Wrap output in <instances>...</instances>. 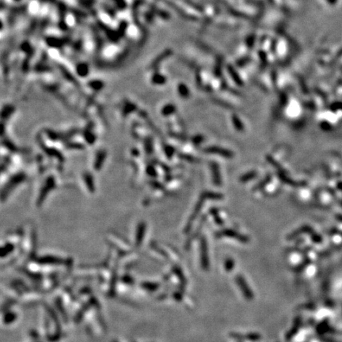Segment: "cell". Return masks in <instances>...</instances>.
<instances>
[{"mask_svg":"<svg viewBox=\"0 0 342 342\" xmlns=\"http://www.w3.org/2000/svg\"><path fill=\"white\" fill-rule=\"evenodd\" d=\"M204 153L207 154H219L221 156H223L225 158H232L234 156V154L231 151H230L228 150L223 149L221 147H207L204 149Z\"/></svg>","mask_w":342,"mask_h":342,"instance_id":"6da1fadb","label":"cell"},{"mask_svg":"<svg viewBox=\"0 0 342 342\" xmlns=\"http://www.w3.org/2000/svg\"><path fill=\"white\" fill-rule=\"evenodd\" d=\"M212 170V177H213V181L215 186H219L221 185V178H220V173H219V169L218 164L215 162H212L211 164Z\"/></svg>","mask_w":342,"mask_h":342,"instance_id":"7a4b0ae2","label":"cell"},{"mask_svg":"<svg viewBox=\"0 0 342 342\" xmlns=\"http://www.w3.org/2000/svg\"><path fill=\"white\" fill-rule=\"evenodd\" d=\"M220 234H225V235H227V236H232V237H235V238H239V239H241V240L246 239V238H244V237L241 236V235H239V234H237L236 232L233 231H231V230H224V231H223L220 232Z\"/></svg>","mask_w":342,"mask_h":342,"instance_id":"3957f363","label":"cell"},{"mask_svg":"<svg viewBox=\"0 0 342 342\" xmlns=\"http://www.w3.org/2000/svg\"><path fill=\"white\" fill-rule=\"evenodd\" d=\"M256 176H257V173H256V172H254V171H253V172H250L248 174H245L244 176L242 177L241 178H240V181H241V182H246V181H250L251 179L254 178Z\"/></svg>","mask_w":342,"mask_h":342,"instance_id":"277c9868","label":"cell"},{"mask_svg":"<svg viewBox=\"0 0 342 342\" xmlns=\"http://www.w3.org/2000/svg\"><path fill=\"white\" fill-rule=\"evenodd\" d=\"M232 121H233V123H234V126H235V128L238 129V130L239 131H242L243 130V124H242V123L241 122V121L239 120L238 117H237L236 116H233V117H232Z\"/></svg>","mask_w":342,"mask_h":342,"instance_id":"5b68a950","label":"cell"},{"mask_svg":"<svg viewBox=\"0 0 342 342\" xmlns=\"http://www.w3.org/2000/svg\"><path fill=\"white\" fill-rule=\"evenodd\" d=\"M270 179H271V178H270V177H269V176L267 177V178H265V180H264V181H261V184H259V185H258V186H256L255 188H254V189H255V190H257V189H258V188H262L263 186H265V185H266V184H267L268 182H269V181H270Z\"/></svg>","mask_w":342,"mask_h":342,"instance_id":"8992f818","label":"cell"},{"mask_svg":"<svg viewBox=\"0 0 342 342\" xmlns=\"http://www.w3.org/2000/svg\"><path fill=\"white\" fill-rule=\"evenodd\" d=\"M212 215H213V216L215 218V222H216V223H218L219 224L223 223V220H222L220 218H219V216H218V213H217L216 210L214 209L213 211H212Z\"/></svg>","mask_w":342,"mask_h":342,"instance_id":"52a82bcc","label":"cell"},{"mask_svg":"<svg viewBox=\"0 0 342 342\" xmlns=\"http://www.w3.org/2000/svg\"><path fill=\"white\" fill-rule=\"evenodd\" d=\"M202 137L201 136H196L195 139H194V142H195V143H196L197 144L199 142H202Z\"/></svg>","mask_w":342,"mask_h":342,"instance_id":"ba28073f","label":"cell"}]
</instances>
